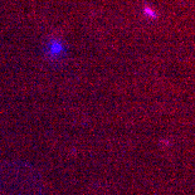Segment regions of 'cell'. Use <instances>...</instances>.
Here are the masks:
<instances>
[{
  "instance_id": "6da1fadb",
  "label": "cell",
  "mask_w": 195,
  "mask_h": 195,
  "mask_svg": "<svg viewBox=\"0 0 195 195\" xmlns=\"http://www.w3.org/2000/svg\"><path fill=\"white\" fill-rule=\"evenodd\" d=\"M0 195H40V178L30 166L10 162L0 168Z\"/></svg>"
}]
</instances>
